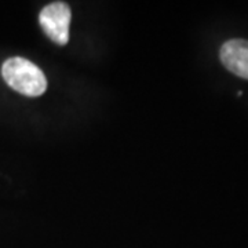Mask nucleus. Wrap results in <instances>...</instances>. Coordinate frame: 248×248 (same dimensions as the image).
<instances>
[{
  "mask_svg": "<svg viewBox=\"0 0 248 248\" xmlns=\"http://www.w3.org/2000/svg\"><path fill=\"white\" fill-rule=\"evenodd\" d=\"M4 81L17 93L27 97H40L47 90V79L43 71L27 58L14 57L1 66Z\"/></svg>",
  "mask_w": 248,
  "mask_h": 248,
  "instance_id": "nucleus-1",
  "label": "nucleus"
},
{
  "mask_svg": "<svg viewBox=\"0 0 248 248\" xmlns=\"http://www.w3.org/2000/svg\"><path fill=\"white\" fill-rule=\"evenodd\" d=\"M71 19V7L63 1H54L47 4L39 14V24L43 32L58 46H65L69 40Z\"/></svg>",
  "mask_w": 248,
  "mask_h": 248,
  "instance_id": "nucleus-2",
  "label": "nucleus"
},
{
  "mask_svg": "<svg viewBox=\"0 0 248 248\" xmlns=\"http://www.w3.org/2000/svg\"><path fill=\"white\" fill-rule=\"evenodd\" d=\"M219 60L228 71L248 80V40L231 39L222 45Z\"/></svg>",
  "mask_w": 248,
  "mask_h": 248,
  "instance_id": "nucleus-3",
  "label": "nucleus"
}]
</instances>
